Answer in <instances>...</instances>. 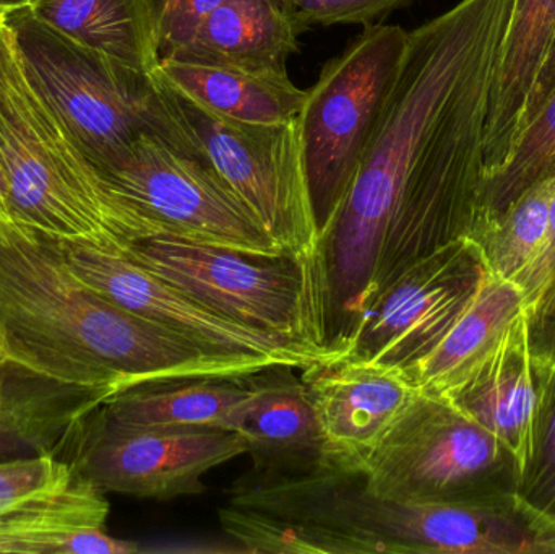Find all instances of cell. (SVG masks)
<instances>
[{
    "label": "cell",
    "mask_w": 555,
    "mask_h": 554,
    "mask_svg": "<svg viewBox=\"0 0 555 554\" xmlns=\"http://www.w3.org/2000/svg\"><path fill=\"white\" fill-rule=\"evenodd\" d=\"M514 5L460 0L408 31L390 96L322 240L333 347H345L398 273L475 231L491 93Z\"/></svg>",
    "instance_id": "cell-1"
},
{
    "label": "cell",
    "mask_w": 555,
    "mask_h": 554,
    "mask_svg": "<svg viewBox=\"0 0 555 554\" xmlns=\"http://www.w3.org/2000/svg\"><path fill=\"white\" fill-rule=\"evenodd\" d=\"M0 351L36 379L107 400L142 384L240 379L278 366L202 347L104 298L54 237L0 217Z\"/></svg>",
    "instance_id": "cell-2"
},
{
    "label": "cell",
    "mask_w": 555,
    "mask_h": 554,
    "mask_svg": "<svg viewBox=\"0 0 555 554\" xmlns=\"http://www.w3.org/2000/svg\"><path fill=\"white\" fill-rule=\"evenodd\" d=\"M0 168L10 217L57 241L122 254L169 234L117 194L33 87L0 13Z\"/></svg>",
    "instance_id": "cell-3"
},
{
    "label": "cell",
    "mask_w": 555,
    "mask_h": 554,
    "mask_svg": "<svg viewBox=\"0 0 555 554\" xmlns=\"http://www.w3.org/2000/svg\"><path fill=\"white\" fill-rule=\"evenodd\" d=\"M3 18L33 87L96 171L122 158L143 136H158L195 153L155 72L137 70L74 41L29 7L3 13Z\"/></svg>",
    "instance_id": "cell-4"
},
{
    "label": "cell",
    "mask_w": 555,
    "mask_h": 554,
    "mask_svg": "<svg viewBox=\"0 0 555 554\" xmlns=\"http://www.w3.org/2000/svg\"><path fill=\"white\" fill-rule=\"evenodd\" d=\"M122 254L223 318L310 347H332L320 259L256 256L171 234L137 241Z\"/></svg>",
    "instance_id": "cell-5"
},
{
    "label": "cell",
    "mask_w": 555,
    "mask_h": 554,
    "mask_svg": "<svg viewBox=\"0 0 555 554\" xmlns=\"http://www.w3.org/2000/svg\"><path fill=\"white\" fill-rule=\"evenodd\" d=\"M406 46L400 25H367L306 90L297 130L320 246L351 188Z\"/></svg>",
    "instance_id": "cell-6"
},
{
    "label": "cell",
    "mask_w": 555,
    "mask_h": 554,
    "mask_svg": "<svg viewBox=\"0 0 555 554\" xmlns=\"http://www.w3.org/2000/svg\"><path fill=\"white\" fill-rule=\"evenodd\" d=\"M156 78L195 152L246 202L270 236L287 253L323 262L297 117L278 124L241 123L207 109Z\"/></svg>",
    "instance_id": "cell-7"
},
{
    "label": "cell",
    "mask_w": 555,
    "mask_h": 554,
    "mask_svg": "<svg viewBox=\"0 0 555 554\" xmlns=\"http://www.w3.org/2000/svg\"><path fill=\"white\" fill-rule=\"evenodd\" d=\"M361 474L369 491L400 503L514 500L488 490L501 474L515 480L507 449L450 400L423 392L378 442Z\"/></svg>",
    "instance_id": "cell-8"
},
{
    "label": "cell",
    "mask_w": 555,
    "mask_h": 554,
    "mask_svg": "<svg viewBox=\"0 0 555 554\" xmlns=\"http://www.w3.org/2000/svg\"><path fill=\"white\" fill-rule=\"evenodd\" d=\"M98 175L171 236L256 256L287 253L198 153L143 136Z\"/></svg>",
    "instance_id": "cell-9"
},
{
    "label": "cell",
    "mask_w": 555,
    "mask_h": 554,
    "mask_svg": "<svg viewBox=\"0 0 555 554\" xmlns=\"http://www.w3.org/2000/svg\"><path fill=\"white\" fill-rule=\"evenodd\" d=\"M243 454L240 433L122 425L98 405L75 426L64 461L104 494L171 501L205 493L204 475Z\"/></svg>",
    "instance_id": "cell-10"
},
{
    "label": "cell",
    "mask_w": 555,
    "mask_h": 554,
    "mask_svg": "<svg viewBox=\"0 0 555 554\" xmlns=\"http://www.w3.org/2000/svg\"><path fill=\"white\" fill-rule=\"evenodd\" d=\"M488 272L469 236L417 260L372 299L349 335L348 355L410 373L468 308Z\"/></svg>",
    "instance_id": "cell-11"
},
{
    "label": "cell",
    "mask_w": 555,
    "mask_h": 554,
    "mask_svg": "<svg viewBox=\"0 0 555 554\" xmlns=\"http://www.w3.org/2000/svg\"><path fill=\"white\" fill-rule=\"evenodd\" d=\"M57 243L70 269L104 298L202 347L267 358L300 371L348 355L343 348L310 347L223 318L124 254L70 241Z\"/></svg>",
    "instance_id": "cell-12"
},
{
    "label": "cell",
    "mask_w": 555,
    "mask_h": 554,
    "mask_svg": "<svg viewBox=\"0 0 555 554\" xmlns=\"http://www.w3.org/2000/svg\"><path fill=\"white\" fill-rule=\"evenodd\" d=\"M330 467L362 472L369 455L420 394L403 370L345 357L302 370Z\"/></svg>",
    "instance_id": "cell-13"
},
{
    "label": "cell",
    "mask_w": 555,
    "mask_h": 554,
    "mask_svg": "<svg viewBox=\"0 0 555 554\" xmlns=\"http://www.w3.org/2000/svg\"><path fill=\"white\" fill-rule=\"evenodd\" d=\"M553 383V374L534 357L525 311L478 373L447 399L507 449L517 490L537 458Z\"/></svg>",
    "instance_id": "cell-14"
},
{
    "label": "cell",
    "mask_w": 555,
    "mask_h": 554,
    "mask_svg": "<svg viewBox=\"0 0 555 554\" xmlns=\"http://www.w3.org/2000/svg\"><path fill=\"white\" fill-rule=\"evenodd\" d=\"M294 368L273 366L250 374L254 396L240 433L253 458V477H299L330 465L315 410Z\"/></svg>",
    "instance_id": "cell-15"
},
{
    "label": "cell",
    "mask_w": 555,
    "mask_h": 554,
    "mask_svg": "<svg viewBox=\"0 0 555 554\" xmlns=\"http://www.w3.org/2000/svg\"><path fill=\"white\" fill-rule=\"evenodd\" d=\"M555 39V0H515L486 127V182L511 158Z\"/></svg>",
    "instance_id": "cell-16"
},
{
    "label": "cell",
    "mask_w": 555,
    "mask_h": 554,
    "mask_svg": "<svg viewBox=\"0 0 555 554\" xmlns=\"http://www.w3.org/2000/svg\"><path fill=\"white\" fill-rule=\"evenodd\" d=\"M106 494L78 477L67 490L0 513V553L132 554L137 543L104 532Z\"/></svg>",
    "instance_id": "cell-17"
},
{
    "label": "cell",
    "mask_w": 555,
    "mask_h": 554,
    "mask_svg": "<svg viewBox=\"0 0 555 554\" xmlns=\"http://www.w3.org/2000/svg\"><path fill=\"white\" fill-rule=\"evenodd\" d=\"M525 311L521 286L489 269L468 308L408 377L420 392L452 399L478 373Z\"/></svg>",
    "instance_id": "cell-18"
},
{
    "label": "cell",
    "mask_w": 555,
    "mask_h": 554,
    "mask_svg": "<svg viewBox=\"0 0 555 554\" xmlns=\"http://www.w3.org/2000/svg\"><path fill=\"white\" fill-rule=\"evenodd\" d=\"M299 35L278 0H223L169 59L286 72L287 59L299 51Z\"/></svg>",
    "instance_id": "cell-19"
},
{
    "label": "cell",
    "mask_w": 555,
    "mask_h": 554,
    "mask_svg": "<svg viewBox=\"0 0 555 554\" xmlns=\"http://www.w3.org/2000/svg\"><path fill=\"white\" fill-rule=\"evenodd\" d=\"M103 400L36 379L0 351V461L51 454L64 461L68 438Z\"/></svg>",
    "instance_id": "cell-20"
},
{
    "label": "cell",
    "mask_w": 555,
    "mask_h": 554,
    "mask_svg": "<svg viewBox=\"0 0 555 554\" xmlns=\"http://www.w3.org/2000/svg\"><path fill=\"white\" fill-rule=\"evenodd\" d=\"M247 377L142 384L114 394L100 409L122 425L237 433L254 396Z\"/></svg>",
    "instance_id": "cell-21"
},
{
    "label": "cell",
    "mask_w": 555,
    "mask_h": 554,
    "mask_svg": "<svg viewBox=\"0 0 555 554\" xmlns=\"http://www.w3.org/2000/svg\"><path fill=\"white\" fill-rule=\"evenodd\" d=\"M155 74L178 93L241 123H287L299 116L306 101V90L297 88L287 72L166 59Z\"/></svg>",
    "instance_id": "cell-22"
},
{
    "label": "cell",
    "mask_w": 555,
    "mask_h": 554,
    "mask_svg": "<svg viewBox=\"0 0 555 554\" xmlns=\"http://www.w3.org/2000/svg\"><path fill=\"white\" fill-rule=\"evenodd\" d=\"M31 12L87 48L146 74L159 65L152 0H36Z\"/></svg>",
    "instance_id": "cell-23"
},
{
    "label": "cell",
    "mask_w": 555,
    "mask_h": 554,
    "mask_svg": "<svg viewBox=\"0 0 555 554\" xmlns=\"http://www.w3.org/2000/svg\"><path fill=\"white\" fill-rule=\"evenodd\" d=\"M554 192L555 175L528 189L498 221L473 236L492 272L517 282L533 263L546 240Z\"/></svg>",
    "instance_id": "cell-24"
},
{
    "label": "cell",
    "mask_w": 555,
    "mask_h": 554,
    "mask_svg": "<svg viewBox=\"0 0 555 554\" xmlns=\"http://www.w3.org/2000/svg\"><path fill=\"white\" fill-rule=\"evenodd\" d=\"M555 175V87L528 120L511 158L486 182L472 237L498 221L521 194Z\"/></svg>",
    "instance_id": "cell-25"
},
{
    "label": "cell",
    "mask_w": 555,
    "mask_h": 554,
    "mask_svg": "<svg viewBox=\"0 0 555 554\" xmlns=\"http://www.w3.org/2000/svg\"><path fill=\"white\" fill-rule=\"evenodd\" d=\"M75 480L77 474L72 465L55 455L0 461V513L61 493Z\"/></svg>",
    "instance_id": "cell-26"
},
{
    "label": "cell",
    "mask_w": 555,
    "mask_h": 554,
    "mask_svg": "<svg viewBox=\"0 0 555 554\" xmlns=\"http://www.w3.org/2000/svg\"><path fill=\"white\" fill-rule=\"evenodd\" d=\"M514 500L527 516L555 533V376L537 458Z\"/></svg>",
    "instance_id": "cell-27"
},
{
    "label": "cell",
    "mask_w": 555,
    "mask_h": 554,
    "mask_svg": "<svg viewBox=\"0 0 555 554\" xmlns=\"http://www.w3.org/2000/svg\"><path fill=\"white\" fill-rule=\"evenodd\" d=\"M297 31L312 26L372 25L374 20L414 0H278Z\"/></svg>",
    "instance_id": "cell-28"
},
{
    "label": "cell",
    "mask_w": 555,
    "mask_h": 554,
    "mask_svg": "<svg viewBox=\"0 0 555 554\" xmlns=\"http://www.w3.org/2000/svg\"><path fill=\"white\" fill-rule=\"evenodd\" d=\"M221 2L223 0H152L159 62L184 48Z\"/></svg>",
    "instance_id": "cell-29"
},
{
    "label": "cell",
    "mask_w": 555,
    "mask_h": 554,
    "mask_svg": "<svg viewBox=\"0 0 555 554\" xmlns=\"http://www.w3.org/2000/svg\"><path fill=\"white\" fill-rule=\"evenodd\" d=\"M518 285L525 293V306L527 314L537 309L541 299L553 288L555 283V192L551 202L550 228H547L546 240L543 249L538 254L530 267L518 276Z\"/></svg>",
    "instance_id": "cell-30"
},
{
    "label": "cell",
    "mask_w": 555,
    "mask_h": 554,
    "mask_svg": "<svg viewBox=\"0 0 555 554\" xmlns=\"http://www.w3.org/2000/svg\"><path fill=\"white\" fill-rule=\"evenodd\" d=\"M528 319H530L531 348L537 360L541 361L555 345V283Z\"/></svg>",
    "instance_id": "cell-31"
},
{
    "label": "cell",
    "mask_w": 555,
    "mask_h": 554,
    "mask_svg": "<svg viewBox=\"0 0 555 554\" xmlns=\"http://www.w3.org/2000/svg\"><path fill=\"white\" fill-rule=\"evenodd\" d=\"M555 87V39L551 46L550 54L544 61L543 68H541L540 77H538L537 85H534L533 93H531L530 109H528V120L531 119L538 107L546 100L547 94L554 90ZM527 120V124H528ZM527 127V126H525Z\"/></svg>",
    "instance_id": "cell-32"
},
{
    "label": "cell",
    "mask_w": 555,
    "mask_h": 554,
    "mask_svg": "<svg viewBox=\"0 0 555 554\" xmlns=\"http://www.w3.org/2000/svg\"><path fill=\"white\" fill-rule=\"evenodd\" d=\"M36 0H0V13L12 12V10L31 7Z\"/></svg>",
    "instance_id": "cell-33"
},
{
    "label": "cell",
    "mask_w": 555,
    "mask_h": 554,
    "mask_svg": "<svg viewBox=\"0 0 555 554\" xmlns=\"http://www.w3.org/2000/svg\"><path fill=\"white\" fill-rule=\"evenodd\" d=\"M0 217H10L9 202H7L5 179H3L2 168H0Z\"/></svg>",
    "instance_id": "cell-34"
}]
</instances>
